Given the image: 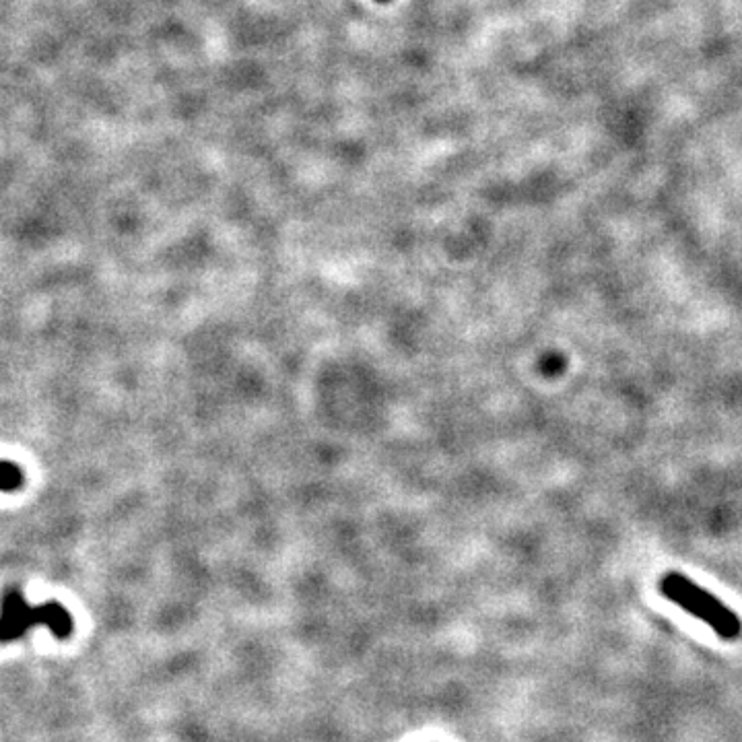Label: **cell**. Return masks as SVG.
Instances as JSON below:
<instances>
[{
    "label": "cell",
    "mask_w": 742,
    "mask_h": 742,
    "mask_svg": "<svg viewBox=\"0 0 742 742\" xmlns=\"http://www.w3.org/2000/svg\"><path fill=\"white\" fill-rule=\"evenodd\" d=\"M658 590L666 600L681 606L685 613L705 623L724 642H736L742 637V621L730 606L689 580L685 573H664L658 582Z\"/></svg>",
    "instance_id": "1"
},
{
    "label": "cell",
    "mask_w": 742,
    "mask_h": 742,
    "mask_svg": "<svg viewBox=\"0 0 742 742\" xmlns=\"http://www.w3.org/2000/svg\"><path fill=\"white\" fill-rule=\"evenodd\" d=\"M378 3L380 5H388V3H392V0H378Z\"/></svg>",
    "instance_id": "2"
}]
</instances>
